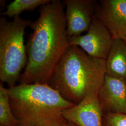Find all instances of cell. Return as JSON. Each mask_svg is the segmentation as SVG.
Returning a JSON list of instances; mask_svg holds the SVG:
<instances>
[{"label":"cell","mask_w":126,"mask_h":126,"mask_svg":"<svg viewBox=\"0 0 126 126\" xmlns=\"http://www.w3.org/2000/svg\"><path fill=\"white\" fill-rule=\"evenodd\" d=\"M61 126H75V125H74L73 124H72L71 122H65L64 123H63V124Z\"/></svg>","instance_id":"cell-14"},{"label":"cell","mask_w":126,"mask_h":126,"mask_svg":"<svg viewBox=\"0 0 126 126\" xmlns=\"http://www.w3.org/2000/svg\"><path fill=\"white\" fill-rule=\"evenodd\" d=\"M0 126H2V125H0Z\"/></svg>","instance_id":"cell-16"},{"label":"cell","mask_w":126,"mask_h":126,"mask_svg":"<svg viewBox=\"0 0 126 126\" xmlns=\"http://www.w3.org/2000/svg\"><path fill=\"white\" fill-rule=\"evenodd\" d=\"M106 75V60L94 58L70 45L54 69L48 84L74 104L98 93Z\"/></svg>","instance_id":"cell-2"},{"label":"cell","mask_w":126,"mask_h":126,"mask_svg":"<svg viewBox=\"0 0 126 126\" xmlns=\"http://www.w3.org/2000/svg\"><path fill=\"white\" fill-rule=\"evenodd\" d=\"M51 0H15L7 6L4 12L0 14L2 16L14 18L24 11H32L37 8L49 3Z\"/></svg>","instance_id":"cell-11"},{"label":"cell","mask_w":126,"mask_h":126,"mask_svg":"<svg viewBox=\"0 0 126 126\" xmlns=\"http://www.w3.org/2000/svg\"><path fill=\"white\" fill-rule=\"evenodd\" d=\"M65 5L52 0L41 6L38 18L30 27L27 39L28 62L19 84H48L54 69L70 46L66 32Z\"/></svg>","instance_id":"cell-1"},{"label":"cell","mask_w":126,"mask_h":126,"mask_svg":"<svg viewBox=\"0 0 126 126\" xmlns=\"http://www.w3.org/2000/svg\"><path fill=\"white\" fill-rule=\"evenodd\" d=\"M123 40L124 41V43H125V44L126 45V36L123 39Z\"/></svg>","instance_id":"cell-15"},{"label":"cell","mask_w":126,"mask_h":126,"mask_svg":"<svg viewBox=\"0 0 126 126\" xmlns=\"http://www.w3.org/2000/svg\"><path fill=\"white\" fill-rule=\"evenodd\" d=\"M98 98L104 113L126 114V82L106 75Z\"/></svg>","instance_id":"cell-9"},{"label":"cell","mask_w":126,"mask_h":126,"mask_svg":"<svg viewBox=\"0 0 126 126\" xmlns=\"http://www.w3.org/2000/svg\"><path fill=\"white\" fill-rule=\"evenodd\" d=\"M104 113L98 93H94L65 110L63 116L66 121L75 126H103Z\"/></svg>","instance_id":"cell-8"},{"label":"cell","mask_w":126,"mask_h":126,"mask_svg":"<svg viewBox=\"0 0 126 126\" xmlns=\"http://www.w3.org/2000/svg\"><path fill=\"white\" fill-rule=\"evenodd\" d=\"M32 21L20 16L12 21L0 17V79L9 87L16 86L28 62L25 30Z\"/></svg>","instance_id":"cell-4"},{"label":"cell","mask_w":126,"mask_h":126,"mask_svg":"<svg viewBox=\"0 0 126 126\" xmlns=\"http://www.w3.org/2000/svg\"><path fill=\"white\" fill-rule=\"evenodd\" d=\"M106 27L113 39L126 36V0H101L94 16Z\"/></svg>","instance_id":"cell-7"},{"label":"cell","mask_w":126,"mask_h":126,"mask_svg":"<svg viewBox=\"0 0 126 126\" xmlns=\"http://www.w3.org/2000/svg\"><path fill=\"white\" fill-rule=\"evenodd\" d=\"M68 36L87 32L94 16L98 3L93 0H63Z\"/></svg>","instance_id":"cell-6"},{"label":"cell","mask_w":126,"mask_h":126,"mask_svg":"<svg viewBox=\"0 0 126 126\" xmlns=\"http://www.w3.org/2000/svg\"><path fill=\"white\" fill-rule=\"evenodd\" d=\"M0 124L3 126H18L11 108L7 89L0 84Z\"/></svg>","instance_id":"cell-12"},{"label":"cell","mask_w":126,"mask_h":126,"mask_svg":"<svg viewBox=\"0 0 126 126\" xmlns=\"http://www.w3.org/2000/svg\"><path fill=\"white\" fill-rule=\"evenodd\" d=\"M103 126H126V114L104 113L103 117Z\"/></svg>","instance_id":"cell-13"},{"label":"cell","mask_w":126,"mask_h":126,"mask_svg":"<svg viewBox=\"0 0 126 126\" xmlns=\"http://www.w3.org/2000/svg\"><path fill=\"white\" fill-rule=\"evenodd\" d=\"M106 75L126 82V45L123 39L113 40L106 60Z\"/></svg>","instance_id":"cell-10"},{"label":"cell","mask_w":126,"mask_h":126,"mask_svg":"<svg viewBox=\"0 0 126 126\" xmlns=\"http://www.w3.org/2000/svg\"><path fill=\"white\" fill-rule=\"evenodd\" d=\"M18 126H61L65 110L75 104L47 83L22 84L7 88Z\"/></svg>","instance_id":"cell-3"},{"label":"cell","mask_w":126,"mask_h":126,"mask_svg":"<svg viewBox=\"0 0 126 126\" xmlns=\"http://www.w3.org/2000/svg\"><path fill=\"white\" fill-rule=\"evenodd\" d=\"M113 40L106 27L95 18L86 34L68 37L70 45L78 46L91 57L105 60L111 49Z\"/></svg>","instance_id":"cell-5"}]
</instances>
